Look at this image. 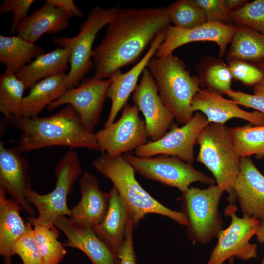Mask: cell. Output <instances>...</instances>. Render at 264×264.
<instances>
[{
  "label": "cell",
  "mask_w": 264,
  "mask_h": 264,
  "mask_svg": "<svg viewBox=\"0 0 264 264\" xmlns=\"http://www.w3.org/2000/svg\"><path fill=\"white\" fill-rule=\"evenodd\" d=\"M170 23L166 7L120 9L93 49L94 77L110 79L134 63Z\"/></svg>",
  "instance_id": "cell-1"
},
{
  "label": "cell",
  "mask_w": 264,
  "mask_h": 264,
  "mask_svg": "<svg viewBox=\"0 0 264 264\" xmlns=\"http://www.w3.org/2000/svg\"><path fill=\"white\" fill-rule=\"evenodd\" d=\"M4 120L21 132L16 147L21 153L56 146L100 151L95 134L85 128L70 105L49 116L18 115Z\"/></svg>",
  "instance_id": "cell-2"
},
{
  "label": "cell",
  "mask_w": 264,
  "mask_h": 264,
  "mask_svg": "<svg viewBox=\"0 0 264 264\" xmlns=\"http://www.w3.org/2000/svg\"><path fill=\"white\" fill-rule=\"evenodd\" d=\"M92 165L99 173L112 182L130 214L134 226L150 213L163 215L179 224L188 226V220L183 212L164 206L140 185L135 178L134 169L123 154L110 157L102 154L93 161Z\"/></svg>",
  "instance_id": "cell-3"
},
{
  "label": "cell",
  "mask_w": 264,
  "mask_h": 264,
  "mask_svg": "<svg viewBox=\"0 0 264 264\" xmlns=\"http://www.w3.org/2000/svg\"><path fill=\"white\" fill-rule=\"evenodd\" d=\"M147 68L175 119L183 125L187 123L194 115L192 99L201 89L197 75H191L185 63L173 54L163 57L154 56Z\"/></svg>",
  "instance_id": "cell-4"
},
{
  "label": "cell",
  "mask_w": 264,
  "mask_h": 264,
  "mask_svg": "<svg viewBox=\"0 0 264 264\" xmlns=\"http://www.w3.org/2000/svg\"><path fill=\"white\" fill-rule=\"evenodd\" d=\"M199 150L197 161L212 173L217 185L228 194L229 204L237 199L234 184L240 169L241 157L234 145L230 128L224 124L210 123L197 140Z\"/></svg>",
  "instance_id": "cell-5"
},
{
  "label": "cell",
  "mask_w": 264,
  "mask_h": 264,
  "mask_svg": "<svg viewBox=\"0 0 264 264\" xmlns=\"http://www.w3.org/2000/svg\"><path fill=\"white\" fill-rule=\"evenodd\" d=\"M82 172L77 153L74 150L70 149L58 162L54 169L56 181L55 187L51 192L42 195L32 188L25 191L26 199L34 205L38 212L36 218L28 217V222L55 228L56 227L54 222L59 217L70 216L71 209L67 205V197Z\"/></svg>",
  "instance_id": "cell-6"
},
{
  "label": "cell",
  "mask_w": 264,
  "mask_h": 264,
  "mask_svg": "<svg viewBox=\"0 0 264 264\" xmlns=\"http://www.w3.org/2000/svg\"><path fill=\"white\" fill-rule=\"evenodd\" d=\"M121 9L120 4L110 8L93 7L79 26L75 36L56 37L53 43L59 47H68L71 50L70 68L67 74L69 88L78 86L93 68V44L98 33L112 20Z\"/></svg>",
  "instance_id": "cell-7"
},
{
  "label": "cell",
  "mask_w": 264,
  "mask_h": 264,
  "mask_svg": "<svg viewBox=\"0 0 264 264\" xmlns=\"http://www.w3.org/2000/svg\"><path fill=\"white\" fill-rule=\"evenodd\" d=\"M224 192L211 184L204 189L191 187L182 193L180 199L189 221L187 236L193 242L207 243L221 230L223 220L219 205Z\"/></svg>",
  "instance_id": "cell-8"
},
{
  "label": "cell",
  "mask_w": 264,
  "mask_h": 264,
  "mask_svg": "<svg viewBox=\"0 0 264 264\" xmlns=\"http://www.w3.org/2000/svg\"><path fill=\"white\" fill-rule=\"evenodd\" d=\"M123 156L135 172L145 178L176 187L182 193L196 181L211 184L216 182L215 179L196 170L192 164L176 157L159 155L141 157L128 153Z\"/></svg>",
  "instance_id": "cell-9"
},
{
  "label": "cell",
  "mask_w": 264,
  "mask_h": 264,
  "mask_svg": "<svg viewBox=\"0 0 264 264\" xmlns=\"http://www.w3.org/2000/svg\"><path fill=\"white\" fill-rule=\"evenodd\" d=\"M236 211L234 204L225 208V214L231 217V222L227 228L219 233L217 243L207 264H223L233 257L242 260L257 258V245L249 241L256 234L260 221L246 215L238 217Z\"/></svg>",
  "instance_id": "cell-10"
},
{
  "label": "cell",
  "mask_w": 264,
  "mask_h": 264,
  "mask_svg": "<svg viewBox=\"0 0 264 264\" xmlns=\"http://www.w3.org/2000/svg\"><path fill=\"white\" fill-rule=\"evenodd\" d=\"M137 106L126 105L120 118L95 134L100 151L110 157L135 150L148 142L145 121Z\"/></svg>",
  "instance_id": "cell-11"
},
{
  "label": "cell",
  "mask_w": 264,
  "mask_h": 264,
  "mask_svg": "<svg viewBox=\"0 0 264 264\" xmlns=\"http://www.w3.org/2000/svg\"><path fill=\"white\" fill-rule=\"evenodd\" d=\"M209 123L204 114L196 111L183 126L173 127L159 139L148 142L139 147L134 150V154L141 157L171 155L192 164L194 160V147L198 136Z\"/></svg>",
  "instance_id": "cell-12"
},
{
  "label": "cell",
  "mask_w": 264,
  "mask_h": 264,
  "mask_svg": "<svg viewBox=\"0 0 264 264\" xmlns=\"http://www.w3.org/2000/svg\"><path fill=\"white\" fill-rule=\"evenodd\" d=\"M111 79L100 80L95 77L84 79L75 87L68 89L47 108L52 110L63 105H71L89 131L93 132L99 123L104 102L107 97Z\"/></svg>",
  "instance_id": "cell-13"
},
{
  "label": "cell",
  "mask_w": 264,
  "mask_h": 264,
  "mask_svg": "<svg viewBox=\"0 0 264 264\" xmlns=\"http://www.w3.org/2000/svg\"><path fill=\"white\" fill-rule=\"evenodd\" d=\"M141 76L132 98L144 116L148 137L154 141L166 134L175 117L162 100L156 83L147 67Z\"/></svg>",
  "instance_id": "cell-14"
},
{
  "label": "cell",
  "mask_w": 264,
  "mask_h": 264,
  "mask_svg": "<svg viewBox=\"0 0 264 264\" xmlns=\"http://www.w3.org/2000/svg\"><path fill=\"white\" fill-rule=\"evenodd\" d=\"M236 30V24L217 22H206L191 29L170 25L155 56L163 57L173 54L177 48L190 43L212 42L218 46L219 57L221 58L226 53L227 45L231 43Z\"/></svg>",
  "instance_id": "cell-15"
},
{
  "label": "cell",
  "mask_w": 264,
  "mask_h": 264,
  "mask_svg": "<svg viewBox=\"0 0 264 264\" xmlns=\"http://www.w3.org/2000/svg\"><path fill=\"white\" fill-rule=\"evenodd\" d=\"M27 159L16 147H7L0 143V187L3 188L30 217L35 218L36 211L27 201L25 191L31 188Z\"/></svg>",
  "instance_id": "cell-16"
},
{
  "label": "cell",
  "mask_w": 264,
  "mask_h": 264,
  "mask_svg": "<svg viewBox=\"0 0 264 264\" xmlns=\"http://www.w3.org/2000/svg\"><path fill=\"white\" fill-rule=\"evenodd\" d=\"M54 225L66 236L64 246L80 250L92 264H120L119 256L96 235L92 227L74 223L66 216L59 217Z\"/></svg>",
  "instance_id": "cell-17"
},
{
  "label": "cell",
  "mask_w": 264,
  "mask_h": 264,
  "mask_svg": "<svg viewBox=\"0 0 264 264\" xmlns=\"http://www.w3.org/2000/svg\"><path fill=\"white\" fill-rule=\"evenodd\" d=\"M192 109L193 112L198 111L204 114L209 123L224 124L229 120L237 118L254 125H264V114L258 111L244 110L233 100L206 88H201L194 96Z\"/></svg>",
  "instance_id": "cell-18"
},
{
  "label": "cell",
  "mask_w": 264,
  "mask_h": 264,
  "mask_svg": "<svg viewBox=\"0 0 264 264\" xmlns=\"http://www.w3.org/2000/svg\"><path fill=\"white\" fill-rule=\"evenodd\" d=\"M233 188L244 215L264 221V176L250 156L241 157Z\"/></svg>",
  "instance_id": "cell-19"
},
{
  "label": "cell",
  "mask_w": 264,
  "mask_h": 264,
  "mask_svg": "<svg viewBox=\"0 0 264 264\" xmlns=\"http://www.w3.org/2000/svg\"><path fill=\"white\" fill-rule=\"evenodd\" d=\"M167 30L158 35L147 52L131 69L124 73L119 71L111 78V82L108 90L107 97L111 99V106L104 127L114 122L119 111L127 105L130 96L138 85L139 77L165 40Z\"/></svg>",
  "instance_id": "cell-20"
},
{
  "label": "cell",
  "mask_w": 264,
  "mask_h": 264,
  "mask_svg": "<svg viewBox=\"0 0 264 264\" xmlns=\"http://www.w3.org/2000/svg\"><path fill=\"white\" fill-rule=\"evenodd\" d=\"M79 190L81 199L71 209L69 219L74 223L92 227L100 223L106 215L109 205V193L102 191L97 178L87 172L80 179Z\"/></svg>",
  "instance_id": "cell-21"
},
{
  "label": "cell",
  "mask_w": 264,
  "mask_h": 264,
  "mask_svg": "<svg viewBox=\"0 0 264 264\" xmlns=\"http://www.w3.org/2000/svg\"><path fill=\"white\" fill-rule=\"evenodd\" d=\"M109 208L104 220L92 227L94 232L117 255L125 239L131 217L117 189L113 186L109 192Z\"/></svg>",
  "instance_id": "cell-22"
},
{
  "label": "cell",
  "mask_w": 264,
  "mask_h": 264,
  "mask_svg": "<svg viewBox=\"0 0 264 264\" xmlns=\"http://www.w3.org/2000/svg\"><path fill=\"white\" fill-rule=\"evenodd\" d=\"M70 18L60 9L45 2L20 24L16 32L25 40L35 44L45 34H54L66 29Z\"/></svg>",
  "instance_id": "cell-23"
},
{
  "label": "cell",
  "mask_w": 264,
  "mask_h": 264,
  "mask_svg": "<svg viewBox=\"0 0 264 264\" xmlns=\"http://www.w3.org/2000/svg\"><path fill=\"white\" fill-rule=\"evenodd\" d=\"M71 50L68 47H58L44 53L21 68L16 74L25 89H30L39 81L65 72L70 68Z\"/></svg>",
  "instance_id": "cell-24"
},
{
  "label": "cell",
  "mask_w": 264,
  "mask_h": 264,
  "mask_svg": "<svg viewBox=\"0 0 264 264\" xmlns=\"http://www.w3.org/2000/svg\"><path fill=\"white\" fill-rule=\"evenodd\" d=\"M6 194L0 187V254L4 264H11L13 245L25 231L27 223L20 216V205Z\"/></svg>",
  "instance_id": "cell-25"
},
{
  "label": "cell",
  "mask_w": 264,
  "mask_h": 264,
  "mask_svg": "<svg viewBox=\"0 0 264 264\" xmlns=\"http://www.w3.org/2000/svg\"><path fill=\"white\" fill-rule=\"evenodd\" d=\"M68 89L65 72L39 81L24 97L20 115L29 117L38 116L45 107L59 98Z\"/></svg>",
  "instance_id": "cell-26"
},
{
  "label": "cell",
  "mask_w": 264,
  "mask_h": 264,
  "mask_svg": "<svg viewBox=\"0 0 264 264\" xmlns=\"http://www.w3.org/2000/svg\"><path fill=\"white\" fill-rule=\"evenodd\" d=\"M44 53L42 47L19 35L0 36V62L5 66V72L16 74L32 60Z\"/></svg>",
  "instance_id": "cell-27"
},
{
  "label": "cell",
  "mask_w": 264,
  "mask_h": 264,
  "mask_svg": "<svg viewBox=\"0 0 264 264\" xmlns=\"http://www.w3.org/2000/svg\"><path fill=\"white\" fill-rule=\"evenodd\" d=\"M236 25L230 47L226 53V60L258 63L264 59V35L243 25Z\"/></svg>",
  "instance_id": "cell-28"
},
{
  "label": "cell",
  "mask_w": 264,
  "mask_h": 264,
  "mask_svg": "<svg viewBox=\"0 0 264 264\" xmlns=\"http://www.w3.org/2000/svg\"><path fill=\"white\" fill-rule=\"evenodd\" d=\"M198 78L201 88L224 93L231 89L233 79L227 64L221 59L205 56L197 65Z\"/></svg>",
  "instance_id": "cell-29"
},
{
  "label": "cell",
  "mask_w": 264,
  "mask_h": 264,
  "mask_svg": "<svg viewBox=\"0 0 264 264\" xmlns=\"http://www.w3.org/2000/svg\"><path fill=\"white\" fill-rule=\"evenodd\" d=\"M16 74L4 72L0 76V111L4 120L20 115L25 90Z\"/></svg>",
  "instance_id": "cell-30"
},
{
  "label": "cell",
  "mask_w": 264,
  "mask_h": 264,
  "mask_svg": "<svg viewBox=\"0 0 264 264\" xmlns=\"http://www.w3.org/2000/svg\"><path fill=\"white\" fill-rule=\"evenodd\" d=\"M230 129L234 145L241 157L264 155V125Z\"/></svg>",
  "instance_id": "cell-31"
},
{
  "label": "cell",
  "mask_w": 264,
  "mask_h": 264,
  "mask_svg": "<svg viewBox=\"0 0 264 264\" xmlns=\"http://www.w3.org/2000/svg\"><path fill=\"white\" fill-rule=\"evenodd\" d=\"M36 242L44 264H60L66 254L63 244L58 241L59 232L51 228L32 224Z\"/></svg>",
  "instance_id": "cell-32"
},
{
  "label": "cell",
  "mask_w": 264,
  "mask_h": 264,
  "mask_svg": "<svg viewBox=\"0 0 264 264\" xmlns=\"http://www.w3.org/2000/svg\"><path fill=\"white\" fill-rule=\"evenodd\" d=\"M171 22L182 29H191L206 22L204 13L195 0H178L166 7Z\"/></svg>",
  "instance_id": "cell-33"
},
{
  "label": "cell",
  "mask_w": 264,
  "mask_h": 264,
  "mask_svg": "<svg viewBox=\"0 0 264 264\" xmlns=\"http://www.w3.org/2000/svg\"><path fill=\"white\" fill-rule=\"evenodd\" d=\"M236 24L264 35V0L248 1L240 9L231 12Z\"/></svg>",
  "instance_id": "cell-34"
},
{
  "label": "cell",
  "mask_w": 264,
  "mask_h": 264,
  "mask_svg": "<svg viewBox=\"0 0 264 264\" xmlns=\"http://www.w3.org/2000/svg\"><path fill=\"white\" fill-rule=\"evenodd\" d=\"M32 226L27 222L25 231L13 245V255H19L23 264H44Z\"/></svg>",
  "instance_id": "cell-35"
},
{
  "label": "cell",
  "mask_w": 264,
  "mask_h": 264,
  "mask_svg": "<svg viewBox=\"0 0 264 264\" xmlns=\"http://www.w3.org/2000/svg\"><path fill=\"white\" fill-rule=\"evenodd\" d=\"M227 62L233 79L245 85L253 87L264 79V69L257 63L238 59Z\"/></svg>",
  "instance_id": "cell-36"
},
{
  "label": "cell",
  "mask_w": 264,
  "mask_h": 264,
  "mask_svg": "<svg viewBox=\"0 0 264 264\" xmlns=\"http://www.w3.org/2000/svg\"><path fill=\"white\" fill-rule=\"evenodd\" d=\"M253 87V94L232 89L224 94L238 105L253 109L264 114V79Z\"/></svg>",
  "instance_id": "cell-37"
},
{
  "label": "cell",
  "mask_w": 264,
  "mask_h": 264,
  "mask_svg": "<svg viewBox=\"0 0 264 264\" xmlns=\"http://www.w3.org/2000/svg\"><path fill=\"white\" fill-rule=\"evenodd\" d=\"M203 10L207 22L235 24L224 0H195Z\"/></svg>",
  "instance_id": "cell-38"
},
{
  "label": "cell",
  "mask_w": 264,
  "mask_h": 264,
  "mask_svg": "<svg viewBox=\"0 0 264 264\" xmlns=\"http://www.w3.org/2000/svg\"><path fill=\"white\" fill-rule=\"evenodd\" d=\"M34 0H5L0 6V14H13L10 33L14 34L20 24L27 17V13Z\"/></svg>",
  "instance_id": "cell-39"
},
{
  "label": "cell",
  "mask_w": 264,
  "mask_h": 264,
  "mask_svg": "<svg viewBox=\"0 0 264 264\" xmlns=\"http://www.w3.org/2000/svg\"><path fill=\"white\" fill-rule=\"evenodd\" d=\"M134 228L131 218L128 225L124 242L118 255L120 264H136L133 244L132 230Z\"/></svg>",
  "instance_id": "cell-40"
},
{
  "label": "cell",
  "mask_w": 264,
  "mask_h": 264,
  "mask_svg": "<svg viewBox=\"0 0 264 264\" xmlns=\"http://www.w3.org/2000/svg\"><path fill=\"white\" fill-rule=\"evenodd\" d=\"M48 3L66 13L71 17L82 18L84 14L75 4L72 0H46Z\"/></svg>",
  "instance_id": "cell-41"
},
{
  "label": "cell",
  "mask_w": 264,
  "mask_h": 264,
  "mask_svg": "<svg viewBox=\"0 0 264 264\" xmlns=\"http://www.w3.org/2000/svg\"><path fill=\"white\" fill-rule=\"evenodd\" d=\"M225 4L230 12L242 8L248 0H224Z\"/></svg>",
  "instance_id": "cell-42"
},
{
  "label": "cell",
  "mask_w": 264,
  "mask_h": 264,
  "mask_svg": "<svg viewBox=\"0 0 264 264\" xmlns=\"http://www.w3.org/2000/svg\"><path fill=\"white\" fill-rule=\"evenodd\" d=\"M256 235L258 242L264 243V221H260V224Z\"/></svg>",
  "instance_id": "cell-43"
},
{
  "label": "cell",
  "mask_w": 264,
  "mask_h": 264,
  "mask_svg": "<svg viewBox=\"0 0 264 264\" xmlns=\"http://www.w3.org/2000/svg\"><path fill=\"white\" fill-rule=\"evenodd\" d=\"M257 63H258L261 67H262L264 69V59L260 61Z\"/></svg>",
  "instance_id": "cell-44"
},
{
  "label": "cell",
  "mask_w": 264,
  "mask_h": 264,
  "mask_svg": "<svg viewBox=\"0 0 264 264\" xmlns=\"http://www.w3.org/2000/svg\"><path fill=\"white\" fill-rule=\"evenodd\" d=\"M262 264H264V258L262 261Z\"/></svg>",
  "instance_id": "cell-45"
}]
</instances>
